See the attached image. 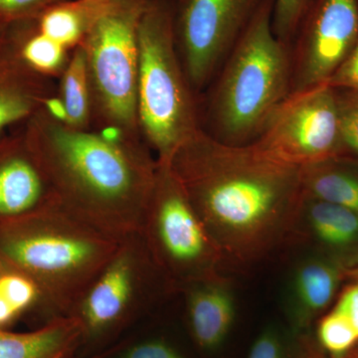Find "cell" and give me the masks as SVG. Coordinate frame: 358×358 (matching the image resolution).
Segmentation results:
<instances>
[{
    "label": "cell",
    "instance_id": "cell-1",
    "mask_svg": "<svg viewBox=\"0 0 358 358\" xmlns=\"http://www.w3.org/2000/svg\"><path fill=\"white\" fill-rule=\"evenodd\" d=\"M164 162L226 264L255 265L291 241L303 195L300 167L202 129Z\"/></svg>",
    "mask_w": 358,
    "mask_h": 358
},
{
    "label": "cell",
    "instance_id": "cell-2",
    "mask_svg": "<svg viewBox=\"0 0 358 358\" xmlns=\"http://www.w3.org/2000/svg\"><path fill=\"white\" fill-rule=\"evenodd\" d=\"M21 129L61 208L119 240L140 234L157 167L145 141L71 128L49 106Z\"/></svg>",
    "mask_w": 358,
    "mask_h": 358
},
{
    "label": "cell",
    "instance_id": "cell-3",
    "mask_svg": "<svg viewBox=\"0 0 358 358\" xmlns=\"http://www.w3.org/2000/svg\"><path fill=\"white\" fill-rule=\"evenodd\" d=\"M120 243L60 206L0 224V260L31 280L58 315H72Z\"/></svg>",
    "mask_w": 358,
    "mask_h": 358
},
{
    "label": "cell",
    "instance_id": "cell-4",
    "mask_svg": "<svg viewBox=\"0 0 358 358\" xmlns=\"http://www.w3.org/2000/svg\"><path fill=\"white\" fill-rule=\"evenodd\" d=\"M274 3L266 1L216 75L205 131L222 143H253L291 93L292 50L273 32Z\"/></svg>",
    "mask_w": 358,
    "mask_h": 358
},
{
    "label": "cell",
    "instance_id": "cell-5",
    "mask_svg": "<svg viewBox=\"0 0 358 358\" xmlns=\"http://www.w3.org/2000/svg\"><path fill=\"white\" fill-rule=\"evenodd\" d=\"M174 1L150 0L138 28V126L159 162L201 129L199 99L176 49Z\"/></svg>",
    "mask_w": 358,
    "mask_h": 358
},
{
    "label": "cell",
    "instance_id": "cell-6",
    "mask_svg": "<svg viewBox=\"0 0 358 358\" xmlns=\"http://www.w3.org/2000/svg\"><path fill=\"white\" fill-rule=\"evenodd\" d=\"M150 0H110L82 46L86 52L93 127L143 140L138 126V28Z\"/></svg>",
    "mask_w": 358,
    "mask_h": 358
},
{
    "label": "cell",
    "instance_id": "cell-7",
    "mask_svg": "<svg viewBox=\"0 0 358 358\" xmlns=\"http://www.w3.org/2000/svg\"><path fill=\"white\" fill-rule=\"evenodd\" d=\"M157 162L140 235L173 291L221 275L224 259L169 164Z\"/></svg>",
    "mask_w": 358,
    "mask_h": 358
},
{
    "label": "cell",
    "instance_id": "cell-8",
    "mask_svg": "<svg viewBox=\"0 0 358 358\" xmlns=\"http://www.w3.org/2000/svg\"><path fill=\"white\" fill-rule=\"evenodd\" d=\"M173 289L160 273L140 234L121 240L114 256L82 296L72 315L85 341L109 336Z\"/></svg>",
    "mask_w": 358,
    "mask_h": 358
},
{
    "label": "cell",
    "instance_id": "cell-9",
    "mask_svg": "<svg viewBox=\"0 0 358 358\" xmlns=\"http://www.w3.org/2000/svg\"><path fill=\"white\" fill-rule=\"evenodd\" d=\"M267 0H176V49L197 96L218 74L226 59Z\"/></svg>",
    "mask_w": 358,
    "mask_h": 358
},
{
    "label": "cell",
    "instance_id": "cell-10",
    "mask_svg": "<svg viewBox=\"0 0 358 358\" xmlns=\"http://www.w3.org/2000/svg\"><path fill=\"white\" fill-rule=\"evenodd\" d=\"M251 143L271 159L300 169L343 155L336 90L322 84L292 92Z\"/></svg>",
    "mask_w": 358,
    "mask_h": 358
},
{
    "label": "cell",
    "instance_id": "cell-11",
    "mask_svg": "<svg viewBox=\"0 0 358 358\" xmlns=\"http://www.w3.org/2000/svg\"><path fill=\"white\" fill-rule=\"evenodd\" d=\"M358 39V0H315L292 44V92L327 84Z\"/></svg>",
    "mask_w": 358,
    "mask_h": 358
},
{
    "label": "cell",
    "instance_id": "cell-12",
    "mask_svg": "<svg viewBox=\"0 0 358 358\" xmlns=\"http://www.w3.org/2000/svg\"><path fill=\"white\" fill-rule=\"evenodd\" d=\"M57 95L55 80L26 62L11 21L0 20V138L9 127L24 124Z\"/></svg>",
    "mask_w": 358,
    "mask_h": 358
},
{
    "label": "cell",
    "instance_id": "cell-13",
    "mask_svg": "<svg viewBox=\"0 0 358 358\" xmlns=\"http://www.w3.org/2000/svg\"><path fill=\"white\" fill-rule=\"evenodd\" d=\"M59 206L22 129L0 138V224Z\"/></svg>",
    "mask_w": 358,
    "mask_h": 358
},
{
    "label": "cell",
    "instance_id": "cell-14",
    "mask_svg": "<svg viewBox=\"0 0 358 358\" xmlns=\"http://www.w3.org/2000/svg\"><path fill=\"white\" fill-rule=\"evenodd\" d=\"M294 239L338 261L348 273L358 265V212L303 193L292 235Z\"/></svg>",
    "mask_w": 358,
    "mask_h": 358
},
{
    "label": "cell",
    "instance_id": "cell-15",
    "mask_svg": "<svg viewBox=\"0 0 358 358\" xmlns=\"http://www.w3.org/2000/svg\"><path fill=\"white\" fill-rule=\"evenodd\" d=\"M345 268L331 257L313 252L294 266L286 292V312L294 333L301 334L333 303Z\"/></svg>",
    "mask_w": 358,
    "mask_h": 358
},
{
    "label": "cell",
    "instance_id": "cell-16",
    "mask_svg": "<svg viewBox=\"0 0 358 358\" xmlns=\"http://www.w3.org/2000/svg\"><path fill=\"white\" fill-rule=\"evenodd\" d=\"M186 315L195 343L205 352H215L225 343L236 317V298L222 275L187 285Z\"/></svg>",
    "mask_w": 358,
    "mask_h": 358
},
{
    "label": "cell",
    "instance_id": "cell-17",
    "mask_svg": "<svg viewBox=\"0 0 358 358\" xmlns=\"http://www.w3.org/2000/svg\"><path fill=\"white\" fill-rule=\"evenodd\" d=\"M83 336L74 315H57L28 333L0 329V358H67L83 343Z\"/></svg>",
    "mask_w": 358,
    "mask_h": 358
},
{
    "label": "cell",
    "instance_id": "cell-18",
    "mask_svg": "<svg viewBox=\"0 0 358 358\" xmlns=\"http://www.w3.org/2000/svg\"><path fill=\"white\" fill-rule=\"evenodd\" d=\"M306 195L358 212V159L339 155L301 169Z\"/></svg>",
    "mask_w": 358,
    "mask_h": 358
},
{
    "label": "cell",
    "instance_id": "cell-19",
    "mask_svg": "<svg viewBox=\"0 0 358 358\" xmlns=\"http://www.w3.org/2000/svg\"><path fill=\"white\" fill-rule=\"evenodd\" d=\"M58 81L57 95L49 105L52 112L71 128L93 129V96L86 52L82 45L71 53Z\"/></svg>",
    "mask_w": 358,
    "mask_h": 358
},
{
    "label": "cell",
    "instance_id": "cell-20",
    "mask_svg": "<svg viewBox=\"0 0 358 358\" xmlns=\"http://www.w3.org/2000/svg\"><path fill=\"white\" fill-rule=\"evenodd\" d=\"M110 0H63L45 9L36 17L39 31L72 52L83 43Z\"/></svg>",
    "mask_w": 358,
    "mask_h": 358
},
{
    "label": "cell",
    "instance_id": "cell-21",
    "mask_svg": "<svg viewBox=\"0 0 358 358\" xmlns=\"http://www.w3.org/2000/svg\"><path fill=\"white\" fill-rule=\"evenodd\" d=\"M23 57L33 69L58 80L70 60L71 53L39 31L36 17L11 20Z\"/></svg>",
    "mask_w": 358,
    "mask_h": 358
},
{
    "label": "cell",
    "instance_id": "cell-22",
    "mask_svg": "<svg viewBox=\"0 0 358 358\" xmlns=\"http://www.w3.org/2000/svg\"><path fill=\"white\" fill-rule=\"evenodd\" d=\"M38 306H44V301L36 285L0 260V329Z\"/></svg>",
    "mask_w": 358,
    "mask_h": 358
},
{
    "label": "cell",
    "instance_id": "cell-23",
    "mask_svg": "<svg viewBox=\"0 0 358 358\" xmlns=\"http://www.w3.org/2000/svg\"><path fill=\"white\" fill-rule=\"evenodd\" d=\"M317 343L331 358H345L358 345V336L350 320L336 308L320 320Z\"/></svg>",
    "mask_w": 358,
    "mask_h": 358
},
{
    "label": "cell",
    "instance_id": "cell-24",
    "mask_svg": "<svg viewBox=\"0 0 358 358\" xmlns=\"http://www.w3.org/2000/svg\"><path fill=\"white\" fill-rule=\"evenodd\" d=\"M313 1L315 0H275L272 29L280 41L292 47Z\"/></svg>",
    "mask_w": 358,
    "mask_h": 358
},
{
    "label": "cell",
    "instance_id": "cell-25",
    "mask_svg": "<svg viewBox=\"0 0 358 358\" xmlns=\"http://www.w3.org/2000/svg\"><path fill=\"white\" fill-rule=\"evenodd\" d=\"M343 155L358 159V91L334 88Z\"/></svg>",
    "mask_w": 358,
    "mask_h": 358
},
{
    "label": "cell",
    "instance_id": "cell-26",
    "mask_svg": "<svg viewBox=\"0 0 358 358\" xmlns=\"http://www.w3.org/2000/svg\"><path fill=\"white\" fill-rule=\"evenodd\" d=\"M63 0H0V20L37 17L45 9Z\"/></svg>",
    "mask_w": 358,
    "mask_h": 358
},
{
    "label": "cell",
    "instance_id": "cell-27",
    "mask_svg": "<svg viewBox=\"0 0 358 358\" xmlns=\"http://www.w3.org/2000/svg\"><path fill=\"white\" fill-rule=\"evenodd\" d=\"M120 358H186L176 346L162 339L141 341L122 350Z\"/></svg>",
    "mask_w": 358,
    "mask_h": 358
},
{
    "label": "cell",
    "instance_id": "cell-28",
    "mask_svg": "<svg viewBox=\"0 0 358 358\" xmlns=\"http://www.w3.org/2000/svg\"><path fill=\"white\" fill-rule=\"evenodd\" d=\"M248 358H285L284 339L275 327H266L250 348Z\"/></svg>",
    "mask_w": 358,
    "mask_h": 358
},
{
    "label": "cell",
    "instance_id": "cell-29",
    "mask_svg": "<svg viewBox=\"0 0 358 358\" xmlns=\"http://www.w3.org/2000/svg\"><path fill=\"white\" fill-rule=\"evenodd\" d=\"M327 84L333 88L358 91V39L343 64L334 73V76Z\"/></svg>",
    "mask_w": 358,
    "mask_h": 358
},
{
    "label": "cell",
    "instance_id": "cell-30",
    "mask_svg": "<svg viewBox=\"0 0 358 358\" xmlns=\"http://www.w3.org/2000/svg\"><path fill=\"white\" fill-rule=\"evenodd\" d=\"M334 308L350 320L358 336V281H352L343 289Z\"/></svg>",
    "mask_w": 358,
    "mask_h": 358
},
{
    "label": "cell",
    "instance_id": "cell-31",
    "mask_svg": "<svg viewBox=\"0 0 358 358\" xmlns=\"http://www.w3.org/2000/svg\"><path fill=\"white\" fill-rule=\"evenodd\" d=\"M346 279H350L352 281H358V265L346 273Z\"/></svg>",
    "mask_w": 358,
    "mask_h": 358
},
{
    "label": "cell",
    "instance_id": "cell-32",
    "mask_svg": "<svg viewBox=\"0 0 358 358\" xmlns=\"http://www.w3.org/2000/svg\"><path fill=\"white\" fill-rule=\"evenodd\" d=\"M345 358H358V345L352 350V352L350 353V355H346Z\"/></svg>",
    "mask_w": 358,
    "mask_h": 358
},
{
    "label": "cell",
    "instance_id": "cell-33",
    "mask_svg": "<svg viewBox=\"0 0 358 358\" xmlns=\"http://www.w3.org/2000/svg\"><path fill=\"white\" fill-rule=\"evenodd\" d=\"M317 358H320V357H317Z\"/></svg>",
    "mask_w": 358,
    "mask_h": 358
}]
</instances>
